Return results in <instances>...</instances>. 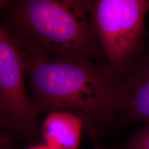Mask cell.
<instances>
[{"instance_id":"obj_9","label":"cell","mask_w":149,"mask_h":149,"mask_svg":"<svg viewBox=\"0 0 149 149\" xmlns=\"http://www.w3.org/2000/svg\"><path fill=\"white\" fill-rule=\"evenodd\" d=\"M91 141L93 144V149H107L99 143L97 139H91Z\"/></svg>"},{"instance_id":"obj_4","label":"cell","mask_w":149,"mask_h":149,"mask_svg":"<svg viewBox=\"0 0 149 149\" xmlns=\"http://www.w3.org/2000/svg\"><path fill=\"white\" fill-rule=\"evenodd\" d=\"M25 63L12 37L0 26V126L28 146L42 138L39 115L26 89Z\"/></svg>"},{"instance_id":"obj_3","label":"cell","mask_w":149,"mask_h":149,"mask_svg":"<svg viewBox=\"0 0 149 149\" xmlns=\"http://www.w3.org/2000/svg\"><path fill=\"white\" fill-rule=\"evenodd\" d=\"M149 11L145 0L93 1L91 27L107 59L120 73L144 51V22Z\"/></svg>"},{"instance_id":"obj_2","label":"cell","mask_w":149,"mask_h":149,"mask_svg":"<svg viewBox=\"0 0 149 149\" xmlns=\"http://www.w3.org/2000/svg\"><path fill=\"white\" fill-rule=\"evenodd\" d=\"M92 4L87 0L7 1L1 8V26L21 50L57 60L89 59L107 64L91 27Z\"/></svg>"},{"instance_id":"obj_8","label":"cell","mask_w":149,"mask_h":149,"mask_svg":"<svg viewBox=\"0 0 149 149\" xmlns=\"http://www.w3.org/2000/svg\"><path fill=\"white\" fill-rule=\"evenodd\" d=\"M25 149H53L51 147L47 146L45 143L44 142H38L36 144H33L28 146L27 148Z\"/></svg>"},{"instance_id":"obj_1","label":"cell","mask_w":149,"mask_h":149,"mask_svg":"<svg viewBox=\"0 0 149 149\" xmlns=\"http://www.w3.org/2000/svg\"><path fill=\"white\" fill-rule=\"evenodd\" d=\"M21 51L39 115L55 111L73 113L93 139L121 120L129 107L122 76L108 64L89 59L57 60Z\"/></svg>"},{"instance_id":"obj_6","label":"cell","mask_w":149,"mask_h":149,"mask_svg":"<svg viewBox=\"0 0 149 149\" xmlns=\"http://www.w3.org/2000/svg\"><path fill=\"white\" fill-rule=\"evenodd\" d=\"M84 128L79 116L55 111L47 113L41 124V135L44 143L53 149H78Z\"/></svg>"},{"instance_id":"obj_7","label":"cell","mask_w":149,"mask_h":149,"mask_svg":"<svg viewBox=\"0 0 149 149\" xmlns=\"http://www.w3.org/2000/svg\"><path fill=\"white\" fill-rule=\"evenodd\" d=\"M120 148L149 149V124H146L135 132Z\"/></svg>"},{"instance_id":"obj_5","label":"cell","mask_w":149,"mask_h":149,"mask_svg":"<svg viewBox=\"0 0 149 149\" xmlns=\"http://www.w3.org/2000/svg\"><path fill=\"white\" fill-rule=\"evenodd\" d=\"M130 97V105L121 119L122 124H149V53L143 51L120 72Z\"/></svg>"}]
</instances>
